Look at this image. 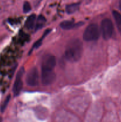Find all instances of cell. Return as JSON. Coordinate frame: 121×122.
Listing matches in <instances>:
<instances>
[{"mask_svg": "<svg viewBox=\"0 0 121 122\" xmlns=\"http://www.w3.org/2000/svg\"><path fill=\"white\" fill-rule=\"evenodd\" d=\"M83 43L79 39H73L68 43L65 51V58L71 63L77 62L83 54Z\"/></svg>", "mask_w": 121, "mask_h": 122, "instance_id": "obj_1", "label": "cell"}, {"mask_svg": "<svg viewBox=\"0 0 121 122\" xmlns=\"http://www.w3.org/2000/svg\"><path fill=\"white\" fill-rule=\"evenodd\" d=\"M100 30L97 24L92 23L85 28L83 33V39L85 41L90 42L96 41L99 38Z\"/></svg>", "mask_w": 121, "mask_h": 122, "instance_id": "obj_2", "label": "cell"}, {"mask_svg": "<svg viewBox=\"0 0 121 122\" xmlns=\"http://www.w3.org/2000/svg\"><path fill=\"white\" fill-rule=\"evenodd\" d=\"M101 30L103 38L106 40H108L112 36L114 27L111 20L104 19L102 20L101 23Z\"/></svg>", "mask_w": 121, "mask_h": 122, "instance_id": "obj_3", "label": "cell"}, {"mask_svg": "<svg viewBox=\"0 0 121 122\" xmlns=\"http://www.w3.org/2000/svg\"><path fill=\"white\" fill-rule=\"evenodd\" d=\"M39 72L35 67L28 70L26 77V82L27 85L31 87L36 86L39 83Z\"/></svg>", "mask_w": 121, "mask_h": 122, "instance_id": "obj_4", "label": "cell"}, {"mask_svg": "<svg viewBox=\"0 0 121 122\" xmlns=\"http://www.w3.org/2000/svg\"><path fill=\"white\" fill-rule=\"evenodd\" d=\"M56 66V59L52 54H46L43 57L41 63V70H53Z\"/></svg>", "mask_w": 121, "mask_h": 122, "instance_id": "obj_5", "label": "cell"}, {"mask_svg": "<svg viewBox=\"0 0 121 122\" xmlns=\"http://www.w3.org/2000/svg\"><path fill=\"white\" fill-rule=\"evenodd\" d=\"M56 79V74L53 70H41V81L44 85H49Z\"/></svg>", "mask_w": 121, "mask_h": 122, "instance_id": "obj_6", "label": "cell"}, {"mask_svg": "<svg viewBox=\"0 0 121 122\" xmlns=\"http://www.w3.org/2000/svg\"><path fill=\"white\" fill-rule=\"evenodd\" d=\"M23 73L24 68L21 67V69L19 70L17 74L16 78H15V82H14V86H13V92L15 96L19 95V94H20V92H21V89H22L23 82L21 77H22L23 75Z\"/></svg>", "mask_w": 121, "mask_h": 122, "instance_id": "obj_7", "label": "cell"}, {"mask_svg": "<svg viewBox=\"0 0 121 122\" xmlns=\"http://www.w3.org/2000/svg\"><path fill=\"white\" fill-rule=\"evenodd\" d=\"M83 25V22L74 23L71 20H65V21H62L60 24V26L62 29L64 30H70L75 28V27H78Z\"/></svg>", "mask_w": 121, "mask_h": 122, "instance_id": "obj_8", "label": "cell"}, {"mask_svg": "<svg viewBox=\"0 0 121 122\" xmlns=\"http://www.w3.org/2000/svg\"><path fill=\"white\" fill-rule=\"evenodd\" d=\"M36 15L35 14H32L28 17L25 23V26L28 29H32L34 27L36 20Z\"/></svg>", "mask_w": 121, "mask_h": 122, "instance_id": "obj_9", "label": "cell"}, {"mask_svg": "<svg viewBox=\"0 0 121 122\" xmlns=\"http://www.w3.org/2000/svg\"><path fill=\"white\" fill-rule=\"evenodd\" d=\"M46 20L45 17L42 15H40L37 17L35 23V30H38L44 26L46 23Z\"/></svg>", "mask_w": 121, "mask_h": 122, "instance_id": "obj_10", "label": "cell"}, {"mask_svg": "<svg viewBox=\"0 0 121 122\" xmlns=\"http://www.w3.org/2000/svg\"><path fill=\"white\" fill-rule=\"evenodd\" d=\"M79 5H80L79 3H73L67 5L66 7V13L69 14L75 13L79 10Z\"/></svg>", "mask_w": 121, "mask_h": 122, "instance_id": "obj_11", "label": "cell"}, {"mask_svg": "<svg viewBox=\"0 0 121 122\" xmlns=\"http://www.w3.org/2000/svg\"><path fill=\"white\" fill-rule=\"evenodd\" d=\"M51 29H46V30L45 31V32H44V33H43V35L42 36L40 39H38L37 41H36V42L34 43V45H33V47H32V50H33L34 48H39V46L41 45L43 40V39L45 38V37L46 36V35H47L49 33V32H51ZM32 50H31V51H32Z\"/></svg>", "mask_w": 121, "mask_h": 122, "instance_id": "obj_12", "label": "cell"}, {"mask_svg": "<svg viewBox=\"0 0 121 122\" xmlns=\"http://www.w3.org/2000/svg\"><path fill=\"white\" fill-rule=\"evenodd\" d=\"M113 15L115 19V21H116V23L118 25L119 27H121V14L119 13L117 11H113L112 12Z\"/></svg>", "mask_w": 121, "mask_h": 122, "instance_id": "obj_13", "label": "cell"}, {"mask_svg": "<svg viewBox=\"0 0 121 122\" xmlns=\"http://www.w3.org/2000/svg\"><path fill=\"white\" fill-rule=\"evenodd\" d=\"M10 99H11V95H8V96L6 97V98L5 99L3 103H2V104L1 105V112H2V113H3V112L5 111V110L6 109L8 103H9Z\"/></svg>", "mask_w": 121, "mask_h": 122, "instance_id": "obj_14", "label": "cell"}, {"mask_svg": "<svg viewBox=\"0 0 121 122\" xmlns=\"http://www.w3.org/2000/svg\"><path fill=\"white\" fill-rule=\"evenodd\" d=\"M32 10V7H31L30 5V4L27 1H26L24 2L23 4V11L24 13H27L30 12Z\"/></svg>", "mask_w": 121, "mask_h": 122, "instance_id": "obj_15", "label": "cell"}, {"mask_svg": "<svg viewBox=\"0 0 121 122\" xmlns=\"http://www.w3.org/2000/svg\"><path fill=\"white\" fill-rule=\"evenodd\" d=\"M119 6L120 10L121 11V0H120L119 1Z\"/></svg>", "mask_w": 121, "mask_h": 122, "instance_id": "obj_16", "label": "cell"}, {"mask_svg": "<svg viewBox=\"0 0 121 122\" xmlns=\"http://www.w3.org/2000/svg\"><path fill=\"white\" fill-rule=\"evenodd\" d=\"M2 122V119L1 117H0V122Z\"/></svg>", "mask_w": 121, "mask_h": 122, "instance_id": "obj_17", "label": "cell"}]
</instances>
